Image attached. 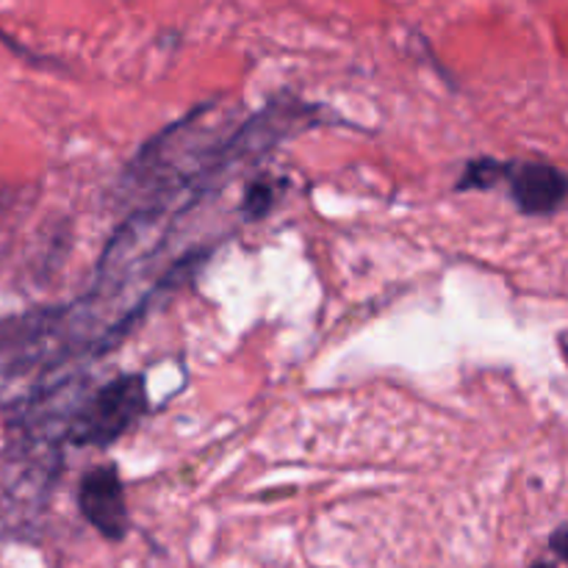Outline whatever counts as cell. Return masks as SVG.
<instances>
[{"label":"cell","instance_id":"1","mask_svg":"<svg viewBox=\"0 0 568 568\" xmlns=\"http://www.w3.org/2000/svg\"><path fill=\"white\" fill-rule=\"evenodd\" d=\"M150 410L144 375H120L100 386L67 427V442L75 447H111L139 425Z\"/></svg>","mask_w":568,"mask_h":568},{"label":"cell","instance_id":"2","mask_svg":"<svg viewBox=\"0 0 568 568\" xmlns=\"http://www.w3.org/2000/svg\"><path fill=\"white\" fill-rule=\"evenodd\" d=\"M78 510L100 538L111 544L125 541L131 530L125 483L114 464L92 466L78 483Z\"/></svg>","mask_w":568,"mask_h":568},{"label":"cell","instance_id":"3","mask_svg":"<svg viewBox=\"0 0 568 568\" xmlns=\"http://www.w3.org/2000/svg\"><path fill=\"white\" fill-rule=\"evenodd\" d=\"M510 200L525 216H549L568 203V175L541 161H508L505 170Z\"/></svg>","mask_w":568,"mask_h":568},{"label":"cell","instance_id":"4","mask_svg":"<svg viewBox=\"0 0 568 568\" xmlns=\"http://www.w3.org/2000/svg\"><path fill=\"white\" fill-rule=\"evenodd\" d=\"M508 161L497 159H475L466 164L464 175L458 181V192H471V189H494L499 181H505Z\"/></svg>","mask_w":568,"mask_h":568},{"label":"cell","instance_id":"5","mask_svg":"<svg viewBox=\"0 0 568 568\" xmlns=\"http://www.w3.org/2000/svg\"><path fill=\"white\" fill-rule=\"evenodd\" d=\"M275 200H277V189L272 186L270 181H264V178H261V181L250 183L247 194H244V200H242L244 220L247 222L264 220V216L272 211V205H275Z\"/></svg>","mask_w":568,"mask_h":568},{"label":"cell","instance_id":"6","mask_svg":"<svg viewBox=\"0 0 568 568\" xmlns=\"http://www.w3.org/2000/svg\"><path fill=\"white\" fill-rule=\"evenodd\" d=\"M549 549H552V555L558 560H564V564H568V525L558 527V530L549 536Z\"/></svg>","mask_w":568,"mask_h":568}]
</instances>
